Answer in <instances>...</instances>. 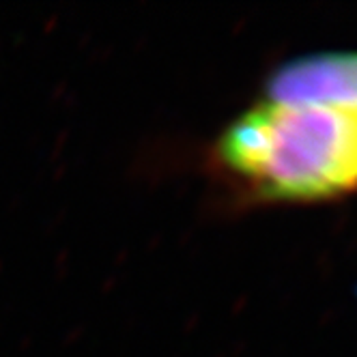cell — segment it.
<instances>
[{
  "label": "cell",
  "instance_id": "obj_1",
  "mask_svg": "<svg viewBox=\"0 0 357 357\" xmlns=\"http://www.w3.org/2000/svg\"><path fill=\"white\" fill-rule=\"evenodd\" d=\"M211 158L254 202L340 198L357 192V106L263 99L224 127Z\"/></svg>",
  "mask_w": 357,
  "mask_h": 357
},
{
  "label": "cell",
  "instance_id": "obj_2",
  "mask_svg": "<svg viewBox=\"0 0 357 357\" xmlns=\"http://www.w3.org/2000/svg\"><path fill=\"white\" fill-rule=\"evenodd\" d=\"M263 99L357 106V50L312 52L280 65L269 73Z\"/></svg>",
  "mask_w": 357,
  "mask_h": 357
}]
</instances>
